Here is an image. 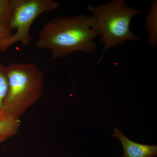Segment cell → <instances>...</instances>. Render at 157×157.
<instances>
[{"label": "cell", "mask_w": 157, "mask_h": 157, "mask_svg": "<svg viewBox=\"0 0 157 157\" xmlns=\"http://www.w3.org/2000/svg\"><path fill=\"white\" fill-rule=\"evenodd\" d=\"M92 16L85 14L55 17L45 23L35 45L50 50L53 59L65 57L76 52L89 54L97 48L98 33Z\"/></svg>", "instance_id": "cell-1"}, {"label": "cell", "mask_w": 157, "mask_h": 157, "mask_svg": "<svg viewBox=\"0 0 157 157\" xmlns=\"http://www.w3.org/2000/svg\"><path fill=\"white\" fill-rule=\"evenodd\" d=\"M88 10L94 19V28L104 45L97 64L103 59L107 51L119 47L128 41L139 40L130 29V24L133 17L144 11L129 6L125 0H112L98 6L90 5Z\"/></svg>", "instance_id": "cell-2"}, {"label": "cell", "mask_w": 157, "mask_h": 157, "mask_svg": "<svg viewBox=\"0 0 157 157\" xmlns=\"http://www.w3.org/2000/svg\"><path fill=\"white\" fill-rule=\"evenodd\" d=\"M6 70L9 87L2 111L19 119L42 96L44 75L33 63H13Z\"/></svg>", "instance_id": "cell-3"}, {"label": "cell", "mask_w": 157, "mask_h": 157, "mask_svg": "<svg viewBox=\"0 0 157 157\" xmlns=\"http://www.w3.org/2000/svg\"><path fill=\"white\" fill-rule=\"evenodd\" d=\"M12 14L8 29L16 32L0 44V52L5 51L11 45L20 43L23 46L31 44L30 28L40 14L58 8L59 4L53 0H12Z\"/></svg>", "instance_id": "cell-4"}, {"label": "cell", "mask_w": 157, "mask_h": 157, "mask_svg": "<svg viewBox=\"0 0 157 157\" xmlns=\"http://www.w3.org/2000/svg\"><path fill=\"white\" fill-rule=\"evenodd\" d=\"M113 136L120 140L123 147L122 157H154L157 155V145H149L136 143L127 138L118 129H114Z\"/></svg>", "instance_id": "cell-5"}, {"label": "cell", "mask_w": 157, "mask_h": 157, "mask_svg": "<svg viewBox=\"0 0 157 157\" xmlns=\"http://www.w3.org/2000/svg\"><path fill=\"white\" fill-rule=\"evenodd\" d=\"M145 29L150 47L156 48L157 45V1L153 0L145 18Z\"/></svg>", "instance_id": "cell-6"}, {"label": "cell", "mask_w": 157, "mask_h": 157, "mask_svg": "<svg viewBox=\"0 0 157 157\" xmlns=\"http://www.w3.org/2000/svg\"><path fill=\"white\" fill-rule=\"evenodd\" d=\"M20 125L19 119L9 116L0 111V143L15 135Z\"/></svg>", "instance_id": "cell-7"}, {"label": "cell", "mask_w": 157, "mask_h": 157, "mask_svg": "<svg viewBox=\"0 0 157 157\" xmlns=\"http://www.w3.org/2000/svg\"><path fill=\"white\" fill-rule=\"evenodd\" d=\"M12 14V0H0V25L8 29Z\"/></svg>", "instance_id": "cell-8"}, {"label": "cell", "mask_w": 157, "mask_h": 157, "mask_svg": "<svg viewBox=\"0 0 157 157\" xmlns=\"http://www.w3.org/2000/svg\"><path fill=\"white\" fill-rule=\"evenodd\" d=\"M8 80L6 70L4 67L0 62V111H2L4 101L8 93Z\"/></svg>", "instance_id": "cell-9"}, {"label": "cell", "mask_w": 157, "mask_h": 157, "mask_svg": "<svg viewBox=\"0 0 157 157\" xmlns=\"http://www.w3.org/2000/svg\"><path fill=\"white\" fill-rule=\"evenodd\" d=\"M11 31L7 28L0 25V44L12 36Z\"/></svg>", "instance_id": "cell-10"}]
</instances>
